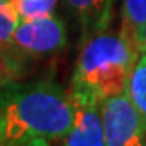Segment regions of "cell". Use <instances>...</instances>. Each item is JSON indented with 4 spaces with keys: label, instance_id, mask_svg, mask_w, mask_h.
<instances>
[{
    "label": "cell",
    "instance_id": "obj_1",
    "mask_svg": "<svg viewBox=\"0 0 146 146\" xmlns=\"http://www.w3.org/2000/svg\"><path fill=\"white\" fill-rule=\"evenodd\" d=\"M73 123L70 93L54 81L0 89V146L62 140Z\"/></svg>",
    "mask_w": 146,
    "mask_h": 146
},
{
    "label": "cell",
    "instance_id": "obj_2",
    "mask_svg": "<svg viewBox=\"0 0 146 146\" xmlns=\"http://www.w3.org/2000/svg\"><path fill=\"white\" fill-rule=\"evenodd\" d=\"M140 52L130 37L119 33H98L83 41L72 76V94L102 101L125 93Z\"/></svg>",
    "mask_w": 146,
    "mask_h": 146
},
{
    "label": "cell",
    "instance_id": "obj_3",
    "mask_svg": "<svg viewBox=\"0 0 146 146\" xmlns=\"http://www.w3.org/2000/svg\"><path fill=\"white\" fill-rule=\"evenodd\" d=\"M106 146H146V120L125 93L101 101Z\"/></svg>",
    "mask_w": 146,
    "mask_h": 146
},
{
    "label": "cell",
    "instance_id": "obj_4",
    "mask_svg": "<svg viewBox=\"0 0 146 146\" xmlns=\"http://www.w3.org/2000/svg\"><path fill=\"white\" fill-rule=\"evenodd\" d=\"M67 28L55 15L21 20L11 39V46L28 57H49L67 46Z\"/></svg>",
    "mask_w": 146,
    "mask_h": 146
},
{
    "label": "cell",
    "instance_id": "obj_5",
    "mask_svg": "<svg viewBox=\"0 0 146 146\" xmlns=\"http://www.w3.org/2000/svg\"><path fill=\"white\" fill-rule=\"evenodd\" d=\"M70 98L73 104V123L62 138L63 146H106L101 102L81 94L70 93Z\"/></svg>",
    "mask_w": 146,
    "mask_h": 146
},
{
    "label": "cell",
    "instance_id": "obj_6",
    "mask_svg": "<svg viewBox=\"0 0 146 146\" xmlns=\"http://www.w3.org/2000/svg\"><path fill=\"white\" fill-rule=\"evenodd\" d=\"M70 10L78 16L83 41L98 33L107 31L112 21L114 0H65Z\"/></svg>",
    "mask_w": 146,
    "mask_h": 146
},
{
    "label": "cell",
    "instance_id": "obj_7",
    "mask_svg": "<svg viewBox=\"0 0 146 146\" xmlns=\"http://www.w3.org/2000/svg\"><path fill=\"white\" fill-rule=\"evenodd\" d=\"M127 94L146 120V54H140L127 84Z\"/></svg>",
    "mask_w": 146,
    "mask_h": 146
},
{
    "label": "cell",
    "instance_id": "obj_8",
    "mask_svg": "<svg viewBox=\"0 0 146 146\" xmlns=\"http://www.w3.org/2000/svg\"><path fill=\"white\" fill-rule=\"evenodd\" d=\"M15 47L11 44L0 42V89L15 83L21 75V60L18 55L21 52H13Z\"/></svg>",
    "mask_w": 146,
    "mask_h": 146
},
{
    "label": "cell",
    "instance_id": "obj_9",
    "mask_svg": "<svg viewBox=\"0 0 146 146\" xmlns=\"http://www.w3.org/2000/svg\"><path fill=\"white\" fill-rule=\"evenodd\" d=\"M146 23V0H123L120 31L131 39V34Z\"/></svg>",
    "mask_w": 146,
    "mask_h": 146
},
{
    "label": "cell",
    "instance_id": "obj_10",
    "mask_svg": "<svg viewBox=\"0 0 146 146\" xmlns=\"http://www.w3.org/2000/svg\"><path fill=\"white\" fill-rule=\"evenodd\" d=\"M58 0H11L20 20L52 15Z\"/></svg>",
    "mask_w": 146,
    "mask_h": 146
},
{
    "label": "cell",
    "instance_id": "obj_11",
    "mask_svg": "<svg viewBox=\"0 0 146 146\" xmlns=\"http://www.w3.org/2000/svg\"><path fill=\"white\" fill-rule=\"evenodd\" d=\"M20 16L16 13L11 0H0V42L11 44L13 33L20 25Z\"/></svg>",
    "mask_w": 146,
    "mask_h": 146
},
{
    "label": "cell",
    "instance_id": "obj_12",
    "mask_svg": "<svg viewBox=\"0 0 146 146\" xmlns=\"http://www.w3.org/2000/svg\"><path fill=\"white\" fill-rule=\"evenodd\" d=\"M131 41H133V44H135L138 52L146 54V23L141 25V26L131 34Z\"/></svg>",
    "mask_w": 146,
    "mask_h": 146
},
{
    "label": "cell",
    "instance_id": "obj_13",
    "mask_svg": "<svg viewBox=\"0 0 146 146\" xmlns=\"http://www.w3.org/2000/svg\"><path fill=\"white\" fill-rule=\"evenodd\" d=\"M16 146H50V141H47V140H34V141H28V143L16 145Z\"/></svg>",
    "mask_w": 146,
    "mask_h": 146
}]
</instances>
